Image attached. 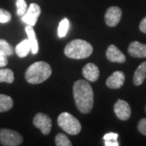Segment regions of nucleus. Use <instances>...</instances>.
Masks as SVG:
<instances>
[{
  "instance_id": "1",
  "label": "nucleus",
  "mask_w": 146,
  "mask_h": 146,
  "mask_svg": "<svg viewBox=\"0 0 146 146\" xmlns=\"http://www.w3.org/2000/svg\"><path fill=\"white\" fill-rule=\"evenodd\" d=\"M73 97L77 109L83 114L89 113L94 106V91L86 80H79L73 85Z\"/></svg>"
},
{
  "instance_id": "2",
  "label": "nucleus",
  "mask_w": 146,
  "mask_h": 146,
  "mask_svg": "<svg viewBox=\"0 0 146 146\" xmlns=\"http://www.w3.org/2000/svg\"><path fill=\"white\" fill-rule=\"evenodd\" d=\"M52 69L49 63L39 61L30 65L25 72L27 82L32 84H37L46 81L51 76Z\"/></svg>"
},
{
  "instance_id": "3",
  "label": "nucleus",
  "mask_w": 146,
  "mask_h": 146,
  "mask_svg": "<svg viewBox=\"0 0 146 146\" xmlns=\"http://www.w3.org/2000/svg\"><path fill=\"white\" fill-rule=\"evenodd\" d=\"M94 50L92 45L88 42L76 39L70 42L64 48V54L67 57L74 59H83L89 57Z\"/></svg>"
},
{
  "instance_id": "4",
  "label": "nucleus",
  "mask_w": 146,
  "mask_h": 146,
  "mask_svg": "<svg viewBox=\"0 0 146 146\" xmlns=\"http://www.w3.org/2000/svg\"><path fill=\"white\" fill-rule=\"evenodd\" d=\"M58 124L69 135H77L81 131L80 121L68 112H63L58 115Z\"/></svg>"
},
{
  "instance_id": "5",
  "label": "nucleus",
  "mask_w": 146,
  "mask_h": 146,
  "mask_svg": "<svg viewBox=\"0 0 146 146\" xmlns=\"http://www.w3.org/2000/svg\"><path fill=\"white\" fill-rule=\"evenodd\" d=\"M23 143L19 132L10 129H0V144L4 146H18Z\"/></svg>"
},
{
  "instance_id": "6",
  "label": "nucleus",
  "mask_w": 146,
  "mask_h": 146,
  "mask_svg": "<svg viewBox=\"0 0 146 146\" xmlns=\"http://www.w3.org/2000/svg\"><path fill=\"white\" fill-rule=\"evenodd\" d=\"M33 125L36 128L40 129L43 135L50 134L51 127H52V121L51 119L46 114L38 113L34 116L33 119Z\"/></svg>"
},
{
  "instance_id": "7",
  "label": "nucleus",
  "mask_w": 146,
  "mask_h": 146,
  "mask_svg": "<svg viewBox=\"0 0 146 146\" xmlns=\"http://www.w3.org/2000/svg\"><path fill=\"white\" fill-rule=\"evenodd\" d=\"M41 15V7L36 3H31L29 7L27 9L25 15L22 16L21 20L28 25L34 26L39 16Z\"/></svg>"
},
{
  "instance_id": "8",
  "label": "nucleus",
  "mask_w": 146,
  "mask_h": 146,
  "mask_svg": "<svg viewBox=\"0 0 146 146\" xmlns=\"http://www.w3.org/2000/svg\"><path fill=\"white\" fill-rule=\"evenodd\" d=\"M122 17V10L119 7H110L105 14V22L109 27H115L118 25Z\"/></svg>"
},
{
  "instance_id": "9",
  "label": "nucleus",
  "mask_w": 146,
  "mask_h": 146,
  "mask_svg": "<svg viewBox=\"0 0 146 146\" xmlns=\"http://www.w3.org/2000/svg\"><path fill=\"white\" fill-rule=\"evenodd\" d=\"M114 111L118 119L123 121L127 120L131 116V107L129 104L123 100L119 99L114 106Z\"/></svg>"
},
{
  "instance_id": "10",
  "label": "nucleus",
  "mask_w": 146,
  "mask_h": 146,
  "mask_svg": "<svg viewBox=\"0 0 146 146\" xmlns=\"http://www.w3.org/2000/svg\"><path fill=\"white\" fill-rule=\"evenodd\" d=\"M125 81V75L121 71H116L112 73L106 80V85L110 89H120Z\"/></svg>"
},
{
  "instance_id": "11",
  "label": "nucleus",
  "mask_w": 146,
  "mask_h": 146,
  "mask_svg": "<svg viewBox=\"0 0 146 146\" xmlns=\"http://www.w3.org/2000/svg\"><path fill=\"white\" fill-rule=\"evenodd\" d=\"M106 58L112 63H123L126 61L125 55L115 45H110L106 50Z\"/></svg>"
},
{
  "instance_id": "12",
  "label": "nucleus",
  "mask_w": 146,
  "mask_h": 146,
  "mask_svg": "<svg viewBox=\"0 0 146 146\" xmlns=\"http://www.w3.org/2000/svg\"><path fill=\"white\" fill-rule=\"evenodd\" d=\"M84 77L89 81L94 82L97 81L99 78V68L94 63H87L82 70Z\"/></svg>"
},
{
  "instance_id": "13",
  "label": "nucleus",
  "mask_w": 146,
  "mask_h": 146,
  "mask_svg": "<svg viewBox=\"0 0 146 146\" xmlns=\"http://www.w3.org/2000/svg\"><path fill=\"white\" fill-rule=\"evenodd\" d=\"M128 54L131 57L146 58V44L132 42L128 46Z\"/></svg>"
},
{
  "instance_id": "14",
  "label": "nucleus",
  "mask_w": 146,
  "mask_h": 146,
  "mask_svg": "<svg viewBox=\"0 0 146 146\" xmlns=\"http://www.w3.org/2000/svg\"><path fill=\"white\" fill-rule=\"evenodd\" d=\"M146 78V61L143 62L137 68L133 76V84L139 86L143 84Z\"/></svg>"
},
{
  "instance_id": "15",
  "label": "nucleus",
  "mask_w": 146,
  "mask_h": 146,
  "mask_svg": "<svg viewBox=\"0 0 146 146\" xmlns=\"http://www.w3.org/2000/svg\"><path fill=\"white\" fill-rule=\"evenodd\" d=\"M25 32L28 35V39H29L30 46H31V52L33 54H36V53L38 52V43H37V40H36L35 31H34L33 26L28 25L25 27Z\"/></svg>"
},
{
  "instance_id": "16",
  "label": "nucleus",
  "mask_w": 146,
  "mask_h": 146,
  "mask_svg": "<svg viewBox=\"0 0 146 146\" xmlns=\"http://www.w3.org/2000/svg\"><path fill=\"white\" fill-rule=\"evenodd\" d=\"M29 51H31V46L29 39L23 40L16 47V53L17 56L20 58L26 57Z\"/></svg>"
},
{
  "instance_id": "17",
  "label": "nucleus",
  "mask_w": 146,
  "mask_h": 146,
  "mask_svg": "<svg viewBox=\"0 0 146 146\" xmlns=\"http://www.w3.org/2000/svg\"><path fill=\"white\" fill-rule=\"evenodd\" d=\"M13 105L14 102L11 97L5 94H0V112L9 110L13 107Z\"/></svg>"
},
{
  "instance_id": "18",
  "label": "nucleus",
  "mask_w": 146,
  "mask_h": 146,
  "mask_svg": "<svg viewBox=\"0 0 146 146\" xmlns=\"http://www.w3.org/2000/svg\"><path fill=\"white\" fill-rule=\"evenodd\" d=\"M15 80L14 72L11 69H0V83L6 82V83H13Z\"/></svg>"
},
{
  "instance_id": "19",
  "label": "nucleus",
  "mask_w": 146,
  "mask_h": 146,
  "mask_svg": "<svg viewBox=\"0 0 146 146\" xmlns=\"http://www.w3.org/2000/svg\"><path fill=\"white\" fill-rule=\"evenodd\" d=\"M118 134L114 132H110L106 134L103 136V139L105 141V145L106 146H119V144L118 143Z\"/></svg>"
},
{
  "instance_id": "20",
  "label": "nucleus",
  "mask_w": 146,
  "mask_h": 146,
  "mask_svg": "<svg viewBox=\"0 0 146 146\" xmlns=\"http://www.w3.org/2000/svg\"><path fill=\"white\" fill-rule=\"evenodd\" d=\"M69 25H70L69 21L66 18L59 22L58 28V35L59 37L66 36L68 29H69Z\"/></svg>"
},
{
  "instance_id": "21",
  "label": "nucleus",
  "mask_w": 146,
  "mask_h": 146,
  "mask_svg": "<svg viewBox=\"0 0 146 146\" xmlns=\"http://www.w3.org/2000/svg\"><path fill=\"white\" fill-rule=\"evenodd\" d=\"M55 145L57 146H72V144L68 137L63 133H58L55 136Z\"/></svg>"
},
{
  "instance_id": "22",
  "label": "nucleus",
  "mask_w": 146,
  "mask_h": 146,
  "mask_svg": "<svg viewBox=\"0 0 146 146\" xmlns=\"http://www.w3.org/2000/svg\"><path fill=\"white\" fill-rule=\"evenodd\" d=\"M0 50L3 51L7 56H10L13 54V49L11 46L3 39H0Z\"/></svg>"
},
{
  "instance_id": "23",
  "label": "nucleus",
  "mask_w": 146,
  "mask_h": 146,
  "mask_svg": "<svg viewBox=\"0 0 146 146\" xmlns=\"http://www.w3.org/2000/svg\"><path fill=\"white\" fill-rule=\"evenodd\" d=\"M16 4L17 7V15L20 16L25 15V13L26 12L28 9L26 2L25 0H17Z\"/></svg>"
},
{
  "instance_id": "24",
  "label": "nucleus",
  "mask_w": 146,
  "mask_h": 146,
  "mask_svg": "<svg viewBox=\"0 0 146 146\" xmlns=\"http://www.w3.org/2000/svg\"><path fill=\"white\" fill-rule=\"evenodd\" d=\"M11 20V15L9 11L5 9L0 8V23L5 24L10 22Z\"/></svg>"
},
{
  "instance_id": "25",
  "label": "nucleus",
  "mask_w": 146,
  "mask_h": 146,
  "mask_svg": "<svg viewBox=\"0 0 146 146\" xmlns=\"http://www.w3.org/2000/svg\"><path fill=\"white\" fill-rule=\"evenodd\" d=\"M137 129L142 135L146 136V119H142L140 120L137 125Z\"/></svg>"
},
{
  "instance_id": "26",
  "label": "nucleus",
  "mask_w": 146,
  "mask_h": 146,
  "mask_svg": "<svg viewBox=\"0 0 146 146\" xmlns=\"http://www.w3.org/2000/svg\"><path fill=\"white\" fill-rule=\"evenodd\" d=\"M7 63H8L7 55L0 50V68H3V67L7 66Z\"/></svg>"
},
{
  "instance_id": "27",
  "label": "nucleus",
  "mask_w": 146,
  "mask_h": 146,
  "mask_svg": "<svg viewBox=\"0 0 146 146\" xmlns=\"http://www.w3.org/2000/svg\"><path fill=\"white\" fill-rule=\"evenodd\" d=\"M140 30L144 33H146V16L141 21L140 24Z\"/></svg>"
},
{
  "instance_id": "28",
  "label": "nucleus",
  "mask_w": 146,
  "mask_h": 146,
  "mask_svg": "<svg viewBox=\"0 0 146 146\" xmlns=\"http://www.w3.org/2000/svg\"><path fill=\"white\" fill-rule=\"evenodd\" d=\"M145 113H146V106H145Z\"/></svg>"
}]
</instances>
